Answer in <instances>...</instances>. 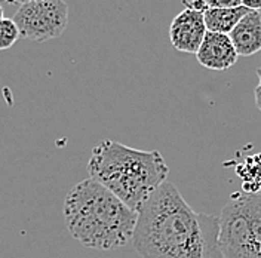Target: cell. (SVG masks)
I'll list each match as a JSON object with an SVG mask.
<instances>
[{"label":"cell","instance_id":"obj_3","mask_svg":"<svg viewBox=\"0 0 261 258\" xmlns=\"http://www.w3.org/2000/svg\"><path fill=\"white\" fill-rule=\"evenodd\" d=\"M89 178L116 194L130 210L140 211L169 174L158 150H137L104 140L94 147L88 162Z\"/></svg>","mask_w":261,"mask_h":258},{"label":"cell","instance_id":"obj_5","mask_svg":"<svg viewBox=\"0 0 261 258\" xmlns=\"http://www.w3.org/2000/svg\"><path fill=\"white\" fill-rule=\"evenodd\" d=\"M218 218V243L224 258H254L245 194H233Z\"/></svg>","mask_w":261,"mask_h":258},{"label":"cell","instance_id":"obj_15","mask_svg":"<svg viewBox=\"0 0 261 258\" xmlns=\"http://www.w3.org/2000/svg\"><path fill=\"white\" fill-rule=\"evenodd\" d=\"M241 5L249 11H261V0H241Z\"/></svg>","mask_w":261,"mask_h":258},{"label":"cell","instance_id":"obj_19","mask_svg":"<svg viewBox=\"0 0 261 258\" xmlns=\"http://www.w3.org/2000/svg\"><path fill=\"white\" fill-rule=\"evenodd\" d=\"M257 76H258V79H260L261 82V67L260 68H257Z\"/></svg>","mask_w":261,"mask_h":258},{"label":"cell","instance_id":"obj_9","mask_svg":"<svg viewBox=\"0 0 261 258\" xmlns=\"http://www.w3.org/2000/svg\"><path fill=\"white\" fill-rule=\"evenodd\" d=\"M248 12L249 9L241 5L236 8H210L203 16L208 32L230 34Z\"/></svg>","mask_w":261,"mask_h":258},{"label":"cell","instance_id":"obj_14","mask_svg":"<svg viewBox=\"0 0 261 258\" xmlns=\"http://www.w3.org/2000/svg\"><path fill=\"white\" fill-rule=\"evenodd\" d=\"M210 8H236L241 6V0H206Z\"/></svg>","mask_w":261,"mask_h":258},{"label":"cell","instance_id":"obj_10","mask_svg":"<svg viewBox=\"0 0 261 258\" xmlns=\"http://www.w3.org/2000/svg\"><path fill=\"white\" fill-rule=\"evenodd\" d=\"M254 258H261V194H245Z\"/></svg>","mask_w":261,"mask_h":258},{"label":"cell","instance_id":"obj_7","mask_svg":"<svg viewBox=\"0 0 261 258\" xmlns=\"http://www.w3.org/2000/svg\"><path fill=\"white\" fill-rule=\"evenodd\" d=\"M196 58L205 68L224 71L236 64L239 55L228 34L208 32L196 54Z\"/></svg>","mask_w":261,"mask_h":258},{"label":"cell","instance_id":"obj_13","mask_svg":"<svg viewBox=\"0 0 261 258\" xmlns=\"http://www.w3.org/2000/svg\"><path fill=\"white\" fill-rule=\"evenodd\" d=\"M182 5H184V8L193 9V11L202 12V14H205L210 9L206 0H182Z\"/></svg>","mask_w":261,"mask_h":258},{"label":"cell","instance_id":"obj_12","mask_svg":"<svg viewBox=\"0 0 261 258\" xmlns=\"http://www.w3.org/2000/svg\"><path fill=\"white\" fill-rule=\"evenodd\" d=\"M21 37L19 29L12 18H3L0 21V50L11 49Z\"/></svg>","mask_w":261,"mask_h":258},{"label":"cell","instance_id":"obj_6","mask_svg":"<svg viewBox=\"0 0 261 258\" xmlns=\"http://www.w3.org/2000/svg\"><path fill=\"white\" fill-rule=\"evenodd\" d=\"M208 33L205 16L202 12L184 8L171 22L169 39L172 46L186 54H197Z\"/></svg>","mask_w":261,"mask_h":258},{"label":"cell","instance_id":"obj_17","mask_svg":"<svg viewBox=\"0 0 261 258\" xmlns=\"http://www.w3.org/2000/svg\"><path fill=\"white\" fill-rule=\"evenodd\" d=\"M9 2H18V3L24 5V3H29V2H39V0H9Z\"/></svg>","mask_w":261,"mask_h":258},{"label":"cell","instance_id":"obj_20","mask_svg":"<svg viewBox=\"0 0 261 258\" xmlns=\"http://www.w3.org/2000/svg\"><path fill=\"white\" fill-rule=\"evenodd\" d=\"M0 2H3V0H0Z\"/></svg>","mask_w":261,"mask_h":258},{"label":"cell","instance_id":"obj_11","mask_svg":"<svg viewBox=\"0 0 261 258\" xmlns=\"http://www.w3.org/2000/svg\"><path fill=\"white\" fill-rule=\"evenodd\" d=\"M238 175L244 181L246 194H261V153L246 158V161L238 166Z\"/></svg>","mask_w":261,"mask_h":258},{"label":"cell","instance_id":"obj_16","mask_svg":"<svg viewBox=\"0 0 261 258\" xmlns=\"http://www.w3.org/2000/svg\"><path fill=\"white\" fill-rule=\"evenodd\" d=\"M254 98H255V106L261 112V82L254 88Z\"/></svg>","mask_w":261,"mask_h":258},{"label":"cell","instance_id":"obj_2","mask_svg":"<svg viewBox=\"0 0 261 258\" xmlns=\"http://www.w3.org/2000/svg\"><path fill=\"white\" fill-rule=\"evenodd\" d=\"M64 220L68 233L81 245L110 251L134 239L138 212L102 184L88 178L65 196Z\"/></svg>","mask_w":261,"mask_h":258},{"label":"cell","instance_id":"obj_1","mask_svg":"<svg viewBox=\"0 0 261 258\" xmlns=\"http://www.w3.org/2000/svg\"><path fill=\"white\" fill-rule=\"evenodd\" d=\"M220 218L196 212L165 181L138 211L134 248L143 258H224Z\"/></svg>","mask_w":261,"mask_h":258},{"label":"cell","instance_id":"obj_8","mask_svg":"<svg viewBox=\"0 0 261 258\" xmlns=\"http://www.w3.org/2000/svg\"><path fill=\"white\" fill-rule=\"evenodd\" d=\"M239 57H251L261 50V12L249 11L228 34Z\"/></svg>","mask_w":261,"mask_h":258},{"label":"cell","instance_id":"obj_4","mask_svg":"<svg viewBox=\"0 0 261 258\" xmlns=\"http://www.w3.org/2000/svg\"><path fill=\"white\" fill-rule=\"evenodd\" d=\"M12 19L21 37L43 43L64 34L68 25V6L64 0L29 2L19 6Z\"/></svg>","mask_w":261,"mask_h":258},{"label":"cell","instance_id":"obj_18","mask_svg":"<svg viewBox=\"0 0 261 258\" xmlns=\"http://www.w3.org/2000/svg\"><path fill=\"white\" fill-rule=\"evenodd\" d=\"M3 18H5V11H3V6L0 5V21H2Z\"/></svg>","mask_w":261,"mask_h":258}]
</instances>
